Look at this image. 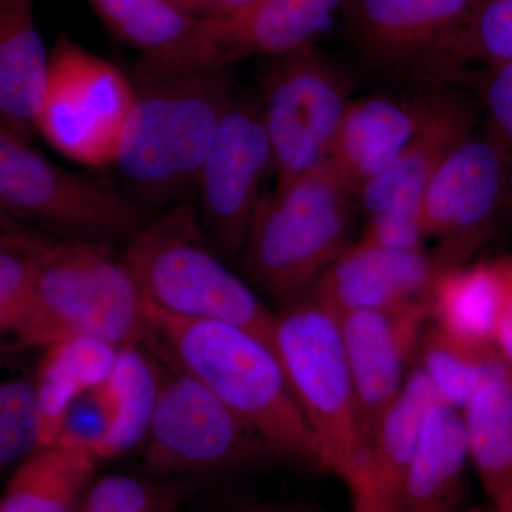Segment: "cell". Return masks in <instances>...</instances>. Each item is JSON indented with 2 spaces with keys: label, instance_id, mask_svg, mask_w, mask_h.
Here are the masks:
<instances>
[{
  "label": "cell",
  "instance_id": "cell-1",
  "mask_svg": "<svg viewBox=\"0 0 512 512\" xmlns=\"http://www.w3.org/2000/svg\"><path fill=\"white\" fill-rule=\"evenodd\" d=\"M147 345L208 387L285 463L328 471L275 350L218 320L171 315L144 303Z\"/></svg>",
  "mask_w": 512,
  "mask_h": 512
},
{
  "label": "cell",
  "instance_id": "cell-2",
  "mask_svg": "<svg viewBox=\"0 0 512 512\" xmlns=\"http://www.w3.org/2000/svg\"><path fill=\"white\" fill-rule=\"evenodd\" d=\"M133 84L136 101L111 165L140 210L171 207L194 192L237 92L234 72L181 74Z\"/></svg>",
  "mask_w": 512,
  "mask_h": 512
},
{
  "label": "cell",
  "instance_id": "cell-3",
  "mask_svg": "<svg viewBox=\"0 0 512 512\" xmlns=\"http://www.w3.org/2000/svg\"><path fill=\"white\" fill-rule=\"evenodd\" d=\"M121 258L147 305L238 326L275 350L276 312L212 251L192 198L138 229Z\"/></svg>",
  "mask_w": 512,
  "mask_h": 512
},
{
  "label": "cell",
  "instance_id": "cell-4",
  "mask_svg": "<svg viewBox=\"0 0 512 512\" xmlns=\"http://www.w3.org/2000/svg\"><path fill=\"white\" fill-rule=\"evenodd\" d=\"M79 336L117 349L143 345L148 338L143 298L109 242L42 234L23 330L25 349Z\"/></svg>",
  "mask_w": 512,
  "mask_h": 512
},
{
  "label": "cell",
  "instance_id": "cell-5",
  "mask_svg": "<svg viewBox=\"0 0 512 512\" xmlns=\"http://www.w3.org/2000/svg\"><path fill=\"white\" fill-rule=\"evenodd\" d=\"M353 197L328 161L269 192L259 205L239 275L279 309L308 295L353 244Z\"/></svg>",
  "mask_w": 512,
  "mask_h": 512
},
{
  "label": "cell",
  "instance_id": "cell-6",
  "mask_svg": "<svg viewBox=\"0 0 512 512\" xmlns=\"http://www.w3.org/2000/svg\"><path fill=\"white\" fill-rule=\"evenodd\" d=\"M275 352L325 454L348 487L370 471V447L338 315L311 293L276 312Z\"/></svg>",
  "mask_w": 512,
  "mask_h": 512
},
{
  "label": "cell",
  "instance_id": "cell-7",
  "mask_svg": "<svg viewBox=\"0 0 512 512\" xmlns=\"http://www.w3.org/2000/svg\"><path fill=\"white\" fill-rule=\"evenodd\" d=\"M477 0H343L340 33L370 76L419 90L466 82L457 50Z\"/></svg>",
  "mask_w": 512,
  "mask_h": 512
},
{
  "label": "cell",
  "instance_id": "cell-8",
  "mask_svg": "<svg viewBox=\"0 0 512 512\" xmlns=\"http://www.w3.org/2000/svg\"><path fill=\"white\" fill-rule=\"evenodd\" d=\"M0 217L60 238L130 239L143 211L113 185L74 173L0 127Z\"/></svg>",
  "mask_w": 512,
  "mask_h": 512
},
{
  "label": "cell",
  "instance_id": "cell-9",
  "mask_svg": "<svg viewBox=\"0 0 512 512\" xmlns=\"http://www.w3.org/2000/svg\"><path fill=\"white\" fill-rule=\"evenodd\" d=\"M353 89L352 73L313 45L269 59L258 99L274 156L275 191L326 160Z\"/></svg>",
  "mask_w": 512,
  "mask_h": 512
},
{
  "label": "cell",
  "instance_id": "cell-10",
  "mask_svg": "<svg viewBox=\"0 0 512 512\" xmlns=\"http://www.w3.org/2000/svg\"><path fill=\"white\" fill-rule=\"evenodd\" d=\"M134 101V84L119 67L60 33L49 50L39 136L70 160L107 167Z\"/></svg>",
  "mask_w": 512,
  "mask_h": 512
},
{
  "label": "cell",
  "instance_id": "cell-11",
  "mask_svg": "<svg viewBox=\"0 0 512 512\" xmlns=\"http://www.w3.org/2000/svg\"><path fill=\"white\" fill-rule=\"evenodd\" d=\"M160 359L163 387L143 444L148 467L164 474H218L284 461L205 384Z\"/></svg>",
  "mask_w": 512,
  "mask_h": 512
},
{
  "label": "cell",
  "instance_id": "cell-12",
  "mask_svg": "<svg viewBox=\"0 0 512 512\" xmlns=\"http://www.w3.org/2000/svg\"><path fill=\"white\" fill-rule=\"evenodd\" d=\"M343 0H255L244 8L195 20L183 40L160 55L141 56L133 80L229 70L252 57L286 55L328 28Z\"/></svg>",
  "mask_w": 512,
  "mask_h": 512
},
{
  "label": "cell",
  "instance_id": "cell-13",
  "mask_svg": "<svg viewBox=\"0 0 512 512\" xmlns=\"http://www.w3.org/2000/svg\"><path fill=\"white\" fill-rule=\"evenodd\" d=\"M271 174L258 96L235 92L192 192L205 241L225 264L238 265Z\"/></svg>",
  "mask_w": 512,
  "mask_h": 512
},
{
  "label": "cell",
  "instance_id": "cell-14",
  "mask_svg": "<svg viewBox=\"0 0 512 512\" xmlns=\"http://www.w3.org/2000/svg\"><path fill=\"white\" fill-rule=\"evenodd\" d=\"M512 202L510 168L488 136L464 138L437 168L421 205V234L440 269L468 264L490 241Z\"/></svg>",
  "mask_w": 512,
  "mask_h": 512
},
{
  "label": "cell",
  "instance_id": "cell-15",
  "mask_svg": "<svg viewBox=\"0 0 512 512\" xmlns=\"http://www.w3.org/2000/svg\"><path fill=\"white\" fill-rule=\"evenodd\" d=\"M477 119L476 104L451 87L427 126L357 195L366 217L362 238L396 251L424 248V192L444 158L473 133Z\"/></svg>",
  "mask_w": 512,
  "mask_h": 512
},
{
  "label": "cell",
  "instance_id": "cell-16",
  "mask_svg": "<svg viewBox=\"0 0 512 512\" xmlns=\"http://www.w3.org/2000/svg\"><path fill=\"white\" fill-rule=\"evenodd\" d=\"M338 320L370 447L377 421L416 363L421 335L431 320L429 302L345 312Z\"/></svg>",
  "mask_w": 512,
  "mask_h": 512
},
{
  "label": "cell",
  "instance_id": "cell-17",
  "mask_svg": "<svg viewBox=\"0 0 512 512\" xmlns=\"http://www.w3.org/2000/svg\"><path fill=\"white\" fill-rule=\"evenodd\" d=\"M451 87L456 86L426 87L412 94L382 92L350 101L326 161L353 197L412 143Z\"/></svg>",
  "mask_w": 512,
  "mask_h": 512
},
{
  "label": "cell",
  "instance_id": "cell-18",
  "mask_svg": "<svg viewBox=\"0 0 512 512\" xmlns=\"http://www.w3.org/2000/svg\"><path fill=\"white\" fill-rule=\"evenodd\" d=\"M440 271L431 251H396L360 238L319 276L311 295L336 315L429 302Z\"/></svg>",
  "mask_w": 512,
  "mask_h": 512
},
{
  "label": "cell",
  "instance_id": "cell-19",
  "mask_svg": "<svg viewBox=\"0 0 512 512\" xmlns=\"http://www.w3.org/2000/svg\"><path fill=\"white\" fill-rule=\"evenodd\" d=\"M49 52L35 20V0H0V127L33 143Z\"/></svg>",
  "mask_w": 512,
  "mask_h": 512
},
{
  "label": "cell",
  "instance_id": "cell-20",
  "mask_svg": "<svg viewBox=\"0 0 512 512\" xmlns=\"http://www.w3.org/2000/svg\"><path fill=\"white\" fill-rule=\"evenodd\" d=\"M468 460L460 410L437 402L427 413L400 495L402 512H457Z\"/></svg>",
  "mask_w": 512,
  "mask_h": 512
},
{
  "label": "cell",
  "instance_id": "cell-21",
  "mask_svg": "<svg viewBox=\"0 0 512 512\" xmlns=\"http://www.w3.org/2000/svg\"><path fill=\"white\" fill-rule=\"evenodd\" d=\"M505 288L504 258L440 269L429 293L430 318L453 335L494 348Z\"/></svg>",
  "mask_w": 512,
  "mask_h": 512
},
{
  "label": "cell",
  "instance_id": "cell-22",
  "mask_svg": "<svg viewBox=\"0 0 512 512\" xmlns=\"http://www.w3.org/2000/svg\"><path fill=\"white\" fill-rule=\"evenodd\" d=\"M468 458L491 504L512 500V375L498 373L461 410Z\"/></svg>",
  "mask_w": 512,
  "mask_h": 512
},
{
  "label": "cell",
  "instance_id": "cell-23",
  "mask_svg": "<svg viewBox=\"0 0 512 512\" xmlns=\"http://www.w3.org/2000/svg\"><path fill=\"white\" fill-rule=\"evenodd\" d=\"M414 365L402 389L377 421L370 441L373 483L399 507L404 477L419 446L427 413L439 402L429 377L417 363Z\"/></svg>",
  "mask_w": 512,
  "mask_h": 512
},
{
  "label": "cell",
  "instance_id": "cell-24",
  "mask_svg": "<svg viewBox=\"0 0 512 512\" xmlns=\"http://www.w3.org/2000/svg\"><path fill=\"white\" fill-rule=\"evenodd\" d=\"M43 350L37 363L40 448L55 446L60 417L74 397L109 380L120 349L103 340L79 336Z\"/></svg>",
  "mask_w": 512,
  "mask_h": 512
},
{
  "label": "cell",
  "instance_id": "cell-25",
  "mask_svg": "<svg viewBox=\"0 0 512 512\" xmlns=\"http://www.w3.org/2000/svg\"><path fill=\"white\" fill-rule=\"evenodd\" d=\"M96 478V458L82 450L43 447L15 471L0 512H74Z\"/></svg>",
  "mask_w": 512,
  "mask_h": 512
},
{
  "label": "cell",
  "instance_id": "cell-26",
  "mask_svg": "<svg viewBox=\"0 0 512 512\" xmlns=\"http://www.w3.org/2000/svg\"><path fill=\"white\" fill-rule=\"evenodd\" d=\"M164 363L146 343L119 350L109 383L117 419L100 458L123 456L143 446L163 387Z\"/></svg>",
  "mask_w": 512,
  "mask_h": 512
},
{
  "label": "cell",
  "instance_id": "cell-27",
  "mask_svg": "<svg viewBox=\"0 0 512 512\" xmlns=\"http://www.w3.org/2000/svg\"><path fill=\"white\" fill-rule=\"evenodd\" d=\"M416 363L429 377L439 402L460 412L488 379L508 370L493 346L460 338L436 323L424 329Z\"/></svg>",
  "mask_w": 512,
  "mask_h": 512
},
{
  "label": "cell",
  "instance_id": "cell-28",
  "mask_svg": "<svg viewBox=\"0 0 512 512\" xmlns=\"http://www.w3.org/2000/svg\"><path fill=\"white\" fill-rule=\"evenodd\" d=\"M28 353H0V477L40 448L39 359Z\"/></svg>",
  "mask_w": 512,
  "mask_h": 512
},
{
  "label": "cell",
  "instance_id": "cell-29",
  "mask_svg": "<svg viewBox=\"0 0 512 512\" xmlns=\"http://www.w3.org/2000/svg\"><path fill=\"white\" fill-rule=\"evenodd\" d=\"M117 39L141 56L160 55L190 32L191 18L177 0H87Z\"/></svg>",
  "mask_w": 512,
  "mask_h": 512
},
{
  "label": "cell",
  "instance_id": "cell-30",
  "mask_svg": "<svg viewBox=\"0 0 512 512\" xmlns=\"http://www.w3.org/2000/svg\"><path fill=\"white\" fill-rule=\"evenodd\" d=\"M42 234L16 227L0 238V353L28 352L23 330Z\"/></svg>",
  "mask_w": 512,
  "mask_h": 512
},
{
  "label": "cell",
  "instance_id": "cell-31",
  "mask_svg": "<svg viewBox=\"0 0 512 512\" xmlns=\"http://www.w3.org/2000/svg\"><path fill=\"white\" fill-rule=\"evenodd\" d=\"M457 62L466 82L473 67L484 72L512 62V0H477L458 45Z\"/></svg>",
  "mask_w": 512,
  "mask_h": 512
},
{
  "label": "cell",
  "instance_id": "cell-32",
  "mask_svg": "<svg viewBox=\"0 0 512 512\" xmlns=\"http://www.w3.org/2000/svg\"><path fill=\"white\" fill-rule=\"evenodd\" d=\"M116 419V399L107 380L80 393L67 404L57 426L53 447L86 451L97 460L109 440Z\"/></svg>",
  "mask_w": 512,
  "mask_h": 512
},
{
  "label": "cell",
  "instance_id": "cell-33",
  "mask_svg": "<svg viewBox=\"0 0 512 512\" xmlns=\"http://www.w3.org/2000/svg\"><path fill=\"white\" fill-rule=\"evenodd\" d=\"M180 493L127 474L94 478L74 512H180Z\"/></svg>",
  "mask_w": 512,
  "mask_h": 512
},
{
  "label": "cell",
  "instance_id": "cell-34",
  "mask_svg": "<svg viewBox=\"0 0 512 512\" xmlns=\"http://www.w3.org/2000/svg\"><path fill=\"white\" fill-rule=\"evenodd\" d=\"M487 134L503 151L512 180V62L477 74Z\"/></svg>",
  "mask_w": 512,
  "mask_h": 512
},
{
  "label": "cell",
  "instance_id": "cell-35",
  "mask_svg": "<svg viewBox=\"0 0 512 512\" xmlns=\"http://www.w3.org/2000/svg\"><path fill=\"white\" fill-rule=\"evenodd\" d=\"M504 261L507 288H505L503 309L495 330L494 348L512 375V258H504Z\"/></svg>",
  "mask_w": 512,
  "mask_h": 512
},
{
  "label": "cell",
  "instance_id": "cell-36",
  "mask_svg": "<svg viewBox=\"0 0 512 512\" xmlns=\"http://www.w3.org/2000/svg\"><path fill=\"white\" fill-rule=\"evenodd\" d=\"M349 490L352 494L353 512H402L399 505L377 490L373 478L359 481Z\"/></svg>",
  "mask_w": 512,
  "mask_h": 512
},
{
  "label": "cell",
  "instance_id": "cell-37",
  "mask_svg": "<svg viewBox=\"0 0 512 512\" xmlns=\"http://www.w3.org/2000/svg\"><path fill=\"white\" fill-rule=\"evenodd\" d=\"M177 2L191 18L198 20L227 15L255 0H177Z\"/></svg>",
  "mask_w": 512,
  "mask_h": 512
},
{
  "label": "cell",
  "instance_id": "cell-38",
  "mask_svg": "<svg viewBox=\"0 0 512 512\" xmlns=\"http://www.w3.org/2000/svg\"><path fill=\"white\" fill-rule=\"evenodd\" d=\"M215 512H325L303 504H238Z\"/></svg>",
  "mask_w": 512,
  "mask_h": 512
},
{
  "label": "cell",
  "instance_id": "cell-39",
  "mask_svg": "<svg viewBox=\"0 0 512 512\" xmlns=\"http://www.w3.org/2000/svg\"><path fill=\"white\" fill-rule=\"evenodd\" d=\"M483 512V511H480ZM484 512H512V500L507 501V503L503 504H491V507L488 508L487 511Z\"/></svg>",
  "mask_w": 512,
  "mask_h": 512
},
{
  "label": "cell",
  "instance_id": "cell-40",
  "mask_svg": "<svg viewBox=\"0 0 512 512\" xmlns=\"http://www.w3.org/2000/svg\"><path fill=\"white\" fill-rule=\"evenodd\" d=\"M19 227V225L12 224V222L5 220V218L0 217V238L3 237V235L6 234V232H9L10 229Z\"/></svg>",
  "mask_w": 512,
  "mask_h": 512
},
{
  "label": "cell",
  "instance_id": "cell-41",
  "mask_svg": "<svg viewBox=\"0 0 512 512\" xmlns=\"http://www.w3.org/2000/svg\"><path fill=\"white\" fill-rule=\"evenodd\" d=\"M471 512H480V511H471Z\"/></svg>",
  "mask_w": 512,
  "mask_h": 512
}]
</instances>
